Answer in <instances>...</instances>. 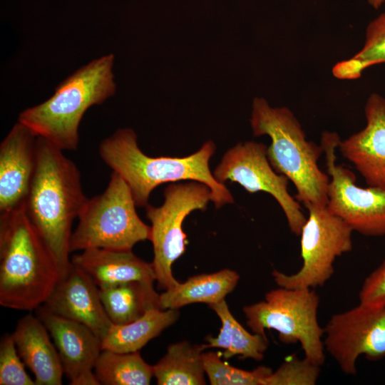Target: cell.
<instances>
[{"label": "cell", "instance_id": "6da1fadb", "mask_svg": "<svg viewBox=\"0 0 385 385\" xmlns=\"http://www.w3.org/2000/svg\"><path fill=\"white\" fill-rule=\"evenodd\" d=\"M63 152L37 137L36 168L24 202L29 221L57 261L61 276L71 263L73 221L88 199L78 168Z\"/></svg>", "mask_w": 385, "mask_h": 385}, {"label": "cell", "instance_id": "7a4b0ae2", "mask_svg": "<svg viewBox=\"0 0 385 385\" xmlns=\"http://www.w3.org/2000/svg\"><path fill=\"white\" fill-rule=\"evenodd\" d=\"M215 148V144L208 140L188 156L150 157L139 148L135 130L123 128L101 142L98 153L103 162L126 182L137 207H145L150 193L163 183L193 180L210 189L211 201L218 209L232 203L234 199L210 169V160Z\"/></svg>", "mask_w": 385, "mask_h": 385}, {"label": "cell", "instance_id": "3957f363", "mask_svg": "<svg viewBox=\"0 0 385 385\" xmlns=\"http://www.w3.org/2000/svg\"><path fill=\"white\" fill-rule=\"evenodd\" d=\"M61 276L57 261L29 221L24 205L0 213V304L35 310Z\"/></svg>", "mask_w": 385, "mask_h": 385}, {"label": "cell", "instance_id": "277c9868", "mask_svg": "<svg viewBox=\"0 0 385 385\" xmlns=\"http://www.w3.org/2000/svg\"><path fill=\"white\" fill-rule=\"evenodd\" d=\"M114 60L109 53L80 67L58 83L49 98L21 111L18 121L62 150H76L85 113L115 93Z\"/></svg>", "mask_w": 385, "mask_h": 385}, {"label": "cell", "instance_id": "5b68a950", "mask_svg": "<svg viewBox=\"0 0 385 385\" xmlns=\"http://www.w3.org/2000/svg\"><path fill=\"white\" fill-rule=\"evenodd\" d=\"M250 125L255 136L268 135L267 155L273 169L296 189L295 199L304 206L327 205L329 177L319 167L322 145L308 140L301 123L285 106L272 107L262 97L252 101Z\"/></svg>", "mask_w": 385, "mask_h": 385}, {"label": "cell", "instance_id": "8992f818", "mask_svg": "<svg viewBox=\"0 0 385 385\" xmlns=\"http://www.w3.org/2000/svg\"><path fill=\"white\" fill-rule=\"evenodd\" d=\"M135 207L129 186L113 171L106 190L88 198L81 210L71 252L93 248L132 250L136 243L150 240V226L139 217Z\"/></svg>", "mask_w": 385, "mask_h": 385}, {"label": "cell", "instance_id": "52a82bcc", "mask_svg": "<svg viewBox=\"0 0 385 385\" xmlns=\"http://www.w3.org/2000/svg\"><path fill=\"white\" fill-rule=\"evenodd\" d=\"M319 297L312 288L281 287L266 293L265 300L242 309L253 333L267 337L274 329L284 344L299 342L304 357L322 366L325 361L324 328L317 320Z\"/></svg>", "mask_w": 385, "mask_h": 385}, {"label": "cell", "instance_id": "ba28073f", "mask_svg": "<svg viewBox=\"0 0 385 385\" xmlns=\"http://www.w3.org/2000/svg\"><path fill=\"white\" fill-rule=\"evenodd\" d=\"M164 198L160 207L148 204L145 213L151 223L149 240L153 247L152 263L156 281L160 288L166 290L180 283L173 274L172 266L185 251L187 235L183 222L192 211L206 210L211 190L197 181L173 183L165 189Z\"/></svg>", "mask_w": 385, "mask_h": 385}, {"label": "cell", "instance_id": "9c48e42d", "mask_svg": "<svg viewBox=\"0 0 385 385\" xmlns=\"http://www.w3.org/2000/svg\"><path fill=\"white\" fill-rule=\"evenodd\" d=\"M309 215L301 232L300 270L292 274L277 270L272 272L274 282L288 289L322 287L334 274L337 257L352 250V229L333 214L327 205L304 206Z\"/></svg>", "mask_w": 385, "mask_h": 385}, {"label": "cell", "instance_id": "30bf717a", "mask_svg": "<svg viewBox=\"0 0 385 385\" xmlns=\"http://www.w3.org/2000/svg\"><path fill=\"white\" fill-rule=\"evenodd\" d=\"M339 140L336 133L326 131L322 135L321 145L329 177L327 206L353 231L366 236H384L385 189L356 185L355 175L336 163Z\"/></svg>", "mask_w": 385, "mask_h": 385}, {"label": "cell", "instance_id": "8fae6325", "mask_svg": "<svg viewBox=\"0 0 385 385\" xmlns=\"http://www.w3.org/2000/svg\"><path fill=\"white\" fill-rule=\"evenodd\" d=\"M267 150L262 143H238L224 154L213 175L222 184L237 183L249 193L262 191L271 195L281 207L290 231L300 235L307 217L287 190L289 179L273 169Z\"/></svg>", "mask_w": 385, "mask_h": 385}, {"label": "cell", "instance_id": "7c38bea8", "mask_svg": "<svg viewBox=\"0 0 385 385\" xmlns=\"http://www.w3.org/2000/svg\"><path fill=\"white\" fill-rule=\"evenodd\" d=\"M324 349L342 371L356 374V362L364 355L369 360L385 356V307L359 303L344 312L333 314L325 327Z\"/></svg>", "mask_w": 385, "mask_h": 385}, {"label": "cell", "instance_id": "4fadbf2b", "mask_svg": "<svg viewBox=\"0 0 385 385\" xmlns=\"http://www.w3.org/2000/svg\"><path fill=\"white\" fill-rule=\"evenodd\" d=\"M36 316L48 329L71 385H99L93 371L102 351L101 339L87 326L58 316L42 305Z\"/></svg>", "mask_w": 385, "mask_h": 385}, {"label": "cell", "instance_id": "5bb4252c", "mask_svg": "<svg viewBox=\"0 0 385 385\" xmlns=\"http://www.w3.org/2000/svg\"><path fill=\"white\" fill-rule=\"evenodd\" d=\"M42 306L63 318L81 323L101 339L112 325L93 279L72 262Z\"/></svg>", "mask_w": 385, "mask_h": 385}, {"label": "cell", "instance_id": "9a60e30c", "mask_svg": "<svg viewBox=\"0 0 385 385\" xmlns=\"http://www.w3.org/2000/svg\"><path fill=\"white\" fill-rule=\"evenodd\" d=\"M37 136L16 123L0 145V213L24 205L36 164Z\"/></svg>", "mask_w": 385, "mask_h": 385}, {"label": "cell", "instance_id": "2e32d148", "mask_svg": "<svg viewBox=\"0 0 385 385\" xmlns=\"http://www.w3.org/2000/svg\"><path fill=\"white\" fill-rule=\"evenodd\" d=\"M366 125L341 140L338 149L368 186L385 189V98L371 93L365 104Z\"/></svg>", "mask_w": 385, "mask_h": 385}, {"label": "cell", "instance_id": "e0dca14e", "mask_svg": "<svg viewBox=\"0 0 385 385\" xmlns=\"http://www.w3.org/2000/svg\"><path fill=\"white\" fill-rule=\"evenodd\" d=\"M11 334L22 361L34 375L36 384H62L64 372L58 352L36 315L21 318Z\"/></svg>", "mask_w": 385, "mask_h": 385}, {"label": "cell", "instance_id": "ac0fdd59", "mask_svg": "<svg viewBox=\"0 0 385 385\" xmlns=\"http://www.w3.org/2000/svg\"><path fill=\"white\" fill-rule=\"evenodd\" d=\"M71 261L83 269L99 288L130 281H156L153 263L139 258L132 250L88 249L73 255Z\"/></svg>", "mask_w": 385, "mask_h": 385}, {"label": "cell", "instance_id": "d6986e66", "mask_svg": "<svg viewBox=\"0 0 385 385\" xmlns=\"http://www.w3.org/2000/svg\"><path fill=\"white\" fill-rule=\"evenodd\" d=\"M240 276L230 269L189 277L160 294L161 309H178L194 303L215 304L225 299L237 286Z\"/></svg>", "mask_w": 385, "mask_h": 385}, {"label": "cell", "instance_id": "ffe728a7", "mask_svg": "<svg viewBox=\"0 0 385 385\" xmlns=\"http://www.w3.org/2000/svg\"><path fill=\"white\" fill-rule=\"evenodd\" d=\"M104 309L113 324L137 320L153 309H160V294L153 283L130 281L99 288Z\"/></svg>", "mask_w": 385, "mask_h": 385}, {"label": "cell", "instance_id": "44dd1931", "mask_svg": "<svg viewBox=\"0 0 385 385\" xmlns=\"http://www.w3.org/2000/svg\"><path fill=\"white\" fill-rule=\"evenodd\" d=\"M179 317L178 309H153L133 322L112 324L101 339L102 349L121 353L138 351L173 324Z\"/></svg>", "mask_w": 385, "mask_h": 385}, {"label": "cell", "instance_id": "7402d4cb", "mask_svg": "<svg viewBox=\"0 0 385 385\" xmlns=\"http://www.w3.org/2000/svg\"><path fill=\"white\" fill-rule=\"evenodd\" d=\"M206 343L182 341L171 344L165 354L153 366V376L159 385L206 384L202 363Z\"/></svg>", "mask_w": 385, "mask_h": 385}, {"label": "cell", "instance_id": "603a6c76", "mask_svg": "<svg viewBox=\"0 0 385 385\" xmlns=\"http://www.w3.org/2000/svg\"><path fill=\"white\" fill-rule=\"evenodd\" d=\"M208 306L219 317L221 327L216 337H205L207 348L222 349L224 359L239 356L257 361L263 359L269 344L267 337L246 330L234 317L225 299Z\"/></svg>", "mask_w": 385, "mask_h": 385}, {"label": "cell", "instance_id": "cb8c5ba5", "mask_svg": "<svg viewBox=\"0 0 385 385\" xmlns=\"http://www.w3.org/2000/svg\"><path fill=\"white\" fill-rule=\"evenodd\" d=\"M93 371L103 385H148L153 376V366L144 361L139 351L102 350Z\"/></svg>", "mask_w": 385, "mask_h": 385}, {"label": "cell", "instance_id": "d4e9b609", "mask_svg": "<svg viewBox=\"0 0 385 385\" xmlns=\"http://www.w3.org/2000/svg\"><path fill=\"white\" fill-rule=\"evenodd\" d=\"M380 63H385V12L367 26L362 48L350 58L336 63L332 73L339 79L354 80L367 68Z\"/></svg>", "mask_w": 385, "mask_h": 385}, {"label": "cell", "instance_id": "484cf974", "mask_svg": "<svg viewBox=\"0 0 385 385\" xmlns=\"http://www.w3.org/2000/svg\"><path fill=\"white\" fill-rule=\"evenodd\" d=\"M202 363L212 385H265L266 378L272 372L265 366L252 371L236 368L223 361L214 351L203 352Z\"/></svg>", "mask_w": 385, "mask_h": 385}, {"label": "cell", "instance_id": "4316f807", "mask_svg": "<svg viewBox=\"0 0 385 385\" xmlns=\"http://www.w3.org/2000/svg\"><path fill=\"white\" fill-rule=\"evenodd\" d=\"M320 371V366L306 357H290L272 371L266 378L265 385H314Z\"/></svg>", "mask_w": 385, "mask_h": 385}, {"label": "cell", "instance_id": "83f0119b", "mask_svg": "<svg viewBox=\"0 0 385 385\" xmlns=\"http://www.w3.org/2000/svg\"><path fill=\"white\" fill-rule=\"evenodd\" d=\"M11 334L2 336L0 342V385H34L26 373Z\"/></svg>", "mask_w": 385, "mask_h": 385}, {"label": "cell", "instance_id": "f1b7e54d", "mask_svg": "<svg viewBox=\"0 0 385 385\" xmlns=\"http://www.w3.org/2000/svg\"><path fill=\"white\" fill-rule=\"evenodd\" d=\"M359 299L365 306L385 307V260L364 279Z\"/></svg>", "mask_w": 385, "mask_h": 385}, {"label": "cell", "instance_id": "f546056e", "mask_svg": "<svg viewBox=\"0 0 385 385\" xmlns=\"http://www.w3.org/2000/svg\"><path fill=\"white\" fill-rule=\"evenodd\" d=\"M385 0H368V2L374 8H379L384 2Z\"/></svg>", "mask_w": 385, "mask_h": 385}, {"label": "cell", "instance_id": "4dcf8cb0", "mask_svg": "<svg viewBox=\"0 0 385 385\" xmlns=\"http://www.w3.org/2000/svg\"></svg>", "mask_w": 385, "mask_h": 385}]
</instances>
